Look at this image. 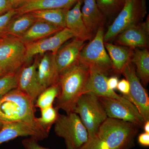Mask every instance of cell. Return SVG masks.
Listing matches in <instances>:
<instances>
[{
	"label": "cell",
	"instance_id": "cell-24",
	"mask_svg": "<svg viewBox=\"0 0 149 149\" xmlns=\"http://www.w3.org/2000/svg\"><path fill=\"white\" fill-rule=\"evenodd\" d=\"M36 21V19L30 13L16 15L10 22L6 36L20 38Z\"/></svg>",
	"mask_w": 149,
	"mask_h": 149
},
{
	"label": "cell",
	"instance_id": "cell-16",
	"mask_svg": "<svg viewBox=\"0 0 149 149\" xmlns=\"http://www.w3.org/2000/svg\"><path fill=\"white\" fill-rule=\"evenodd\" d=\"M149 17L146 22H140L128 27L119 34L116 42L129 47L147 48L149 45Z\"/></svg>",
	"mask_w": 149,
	"mask_h": 149
},
{
	"label": "cell",
	"instance_id": "cell-29",
	"mask_svg": "<svg viewBox=\"0 0 149 149\" xmlns=\"http://www.w3.org/2000/svg\"><path fill=\"white\" fill-rule=\"evenodd\" d=\"M16 88L15 74L8 73L0 77V99L11 90Z\"/></svg>",
	"mask_w": 149,
	"mask_h": 149
},
{
	"label": "cell",
	"instance_id": "cell-30",
	"mask_svg": "<svg viewBox=\"0 0 149 149\" xmlns=\"http://www.w3.org/2000/svg\"><path fill=\"white\" fill-rule=\"evenodd\" d=\"M16 15L15 9H13L0 16V38L6 36V31L10 22Z\"/></svg>",
	"mask_w": 149,
	"mask_h": 149
},
{
	"label": "cell",
	"instance_id": "cell-15",
	"mask_svg": "<svg viewBox=\"0 0 149 149\" xmlns=\"http://www.w3.org/2000/svg\"><path fill=\"white\" fill-rule=\"evenodd\" d=\"M85 45V41L74 37L58 50L55 61L59 76L79 63L80 52Z\"/></svg>",
	"mask_w": 149,
	"mask_h": 149
},
{
	"label": "cell",
	"instance_id": "cell-23",
	"mask_svg": "<svg viewBox=\"0 0 149 149\" xmlns=\"http://www.w3.org/2000/svg\"><path fill=\"white\" fill-rule=\"evenodd\" d=\"M131 62L136 66L138 77L143 85H147L149 82V52L147 48H134Z\"/></svg>",
	"mask_w": 149,
	"mask_h": 149
},
{
	"label": "cell",
	"instance_id": "cell-12",
	"mask_svg": "<svg viewBox=\"0 0 149 149\" xmlns=\"http://www.w3.org/2000/svg\"><path fill=\"white\" fill-rule=\"evenodd\" d=\"M38 57L30 65L22 67L15 73L17 88L28 96L35 104L36 100L46 88L41 85L37 75Z\"/></svg>",
	"mask_w": 149,
	"mask_h": 149
},
{
	"label": "cell",
	"instance_id": "cell-27",
	"mask_svg": "<svg viewBox=\"0 0 149 149\" xmlns=\"http://www.w3.org/2000/svg\"><path fill=\"white\" fill-rule=\"evenodd\" d=\"M97 5L105 16L118 14L125 4V0H95Z\"/></svg>",
	"mask_w": 149,
	"mask_h": 149
},
{
	"label": "cell",
	"instance_id": "cell-3",
	"mask_svg": "<svg viewBox=\"0 0 149 149\" xmlns=\"http://www.w3.org/2000/svg\"><path fill=\"white\" fill-rule=\"evenodd\" d=\"M139 126L128 121L108 117L99 127L97 136L110 149H130Z\"/></svg>",
	"mask_w": 149,
	"mask_h": 149
},
{
	"label": "cell",
	"instance_id": "cell-28",
	"mask_svg": "<svg viewBox=\"0 0 149 149\" xmlns=\"http://www.w3.org/2000/svg\"><path fill=\"white\" fill-rule=\"evenodd\" d=\"M41 116L37 120L46 131L49 133L52 125L54 124L58 117V110L54 106L40 109Z\"/></svg>",
	"mask_w": 149,
	"mask_h": 149
},
{
	"label": "cell",
	"instance_id": "cell-34",
	"mask_svg": "<svg viewBox=\"0 0 149 149\" xmlns=\"http://www.w3.org/2000/svg\"><path fill=\"white\" fill-rule=\"evenodd\" d=\"M13 9L8 0H0V16Z\"/></svg>",
	"mask_w": 149,
	"mask_h": 149
},
{
	"label": "cell",
	"instance_id": "cell-36",
	"mask_svg": "<svg viewBox=\"0 0 149 149\" xmlns=\"http://www.w3.org/2000/svg\"><path fill=\"white\" fill-rule=\"evenodd\" d=\"M118 82L119 81H118V78L116 76H113L108 77L107 80V84L109 88L113 91L117 89Z\"/></svg>",
	"mask_w": 149,
	"mask_h": 149
},
{
	"label": "cell",
	"instance_id": "cell-40",
	"mask_svg": "<svg viewBox=\"0 0 149 149\" xmlns=\"http://www.w3.org/2000/svg\"><path fill=\"white\" fill-rule=\"evenodd\" d=\"M3 124V122L1 120H0V130L1 129L2 127Z\"/></svg>",
	"mask_w": 149,
	"mask_h": 149
},
{
	"label": "cell",
	"instance_id": "cell-38",
	"mask_svg": "<svg viewBox=\"0 0 149 149\" xmlns=\"http://www.w3.org/2000/svg\"><path fill=\"white\" fill-rule=\"evenodd\" d=\"M143 127L145 133H149V120L145 122Z\"/></svg>",
	"mask_w": 149,
	"mask_h": 149
},
{
	"label": "cell",
	"instance_id": "cell-39",
	"mask_svg": "<svg viewBox=\"0 0 149 149\" xmlns=\"http://www.w3.org/2000/svg\"><path fill=\"white\" fill-rule=\"evenodd\" d=\"M6 74H7V73L5 71L3 68L0 65V77H1L3 75H5Z\"/></svg>",
	"mask_w": 149,
	"mask_h": 149
},
{
	"label": "cell",
	"instance_id": "cell-26",
	"mask_svg": "<svg viewBox=\"0 0 149 149\" xmlns=\"http://www.w3.org/2000/svg\"><path fill=\"white\" fill-rule=\"evenodd\" d=\"M60 91L58 84L49 86L44 90L37 97L35 107L40 109L53 106V104Z\"/></svg>",
	"mask_w": 149,
	"mask_h": 149
},
{
	"label": "cell",
	"instance_id": "cell-13",
	"mask_svg": "<svg viewBox=\"0 0 149 149\" xmlns=\"http://www.w3.org/2000/svg\"><path fill=\"white\" fill-rule=\"evenodd\" d=\"M98 97L104 107L108 117L131 122L140 127L143 126L146 122L136 108L116 99Z\"/></svg>",
	"mask_w": 149,
	"mask_h": 149
},
{
	"label": "cell",
	"instance_id": "cell-37",
	"mask_svg": "<svg viewBox=\"0 0 149 149\" xmlns=\"http://www.w3.org/2000/svg\"><path fill=\"white\" fill-rule=\"evenodd\" d=\"M13 9L19 7L27 1V0H8Z\"/></svg>",
	"mask_w": 149,
	"mask_h": 149
},
{
	"label": "cell",
	"instance_id": "cell-1",
	"mask_svg": "<svg viewBox=\"0 0 149 149\" xmlns=\"http://www.w3.org/2000/svg\"><path fill=\"white\" fill-rule=\"evenodd\" d=\"M90 67L79 62L71 69L61 74L58 84L60 91L55 101L54 107L66 113L72 112L77 102L83 94L89 76Z\"/></svg>",
	"mask_w": 149,
	"mask_h": 149
},
{
	"label": "cell",
	"instance_id": "cell-20",
	"mask_svg": "<svg viewBox=\"0 0 149 149\" xmlns=\"http://www.w3.org/2000/svg\"><path fill=\"white\" fill-rule=\"evenodd\" d=\"M81 9L82 18L85 25L92 33H96L103 26L105 16L97 5L95 0H83Z\"/></svg>",
	"mask_w": 149,
	"mask_h": 149
},
{
	"label": "cell",
	"instance_id": "cell-6",
	"mask_svg": "<svg viewBox=\"0 0 149 149\" xmlns=\"http://www.w3.org/2000/svg\"><path fill=\"white\" fill-rule=\"evenodd\" d=\"M147 13L146 0H125L121 10L104 34V42H108L128 27L142 22Z\"/></svg>",
	"mask_w": 149,
	"mask_h": 149
},
{
	"label": "cell",
	"instance_id": "cell-14",
	"mask_svg": "<svg viewBox=\"0 0 149 149\" xmlns=\"http://www.w3.org/2000/svg\"><path fill=\"white\" fill-rule=\"evenodd\" d=\"M90 76L83 94L91 93L99 97L116 99L130 107L136 108L123 96L118 95L114 91L109 88L107 84L108 74L94 68L90 67Z\"/></svg>",
	"mask_w": 149,
	"mask_h": 149
},
{
	"label": "cell",
	"instance_id": "cell-4",
	"mask_svg": "<svg viewBox=\"0 0 149 149\" xmlns=\"http://www.w3.org/2000/svg\"><path fill=\"white\" fill-rule=\"evenodd\" d=\"M73 112L79 116L88 131L89 138L97 135L99 127L108 118L98 96L91 93L80 96Z\"/></svg>",
	"mask_w": 149,
	"mask_h": 149
},
{
	"label": "cell",
	"instance_id": "cell-11",
	"mask_svg": "<svg viewBox=\"0 0 149 149\" xmlns=\"http://www.w3.org/2000/svg\"><path fill=\"white\" fill-rule=\"evenodd\" d=\"M73 38L74 36L72 32L65 28L51 36L25 45L26 64H29L35 56L42 55L47 52L56 54L65 43Z\"/></svg>",
	"mask_w": 149,
	"mask_h": 149
},
{
	"label": "cell",
	"instance_id": "cell-42",
	"mask_svg": "<svg viewBox=\"0 0 149 149\" xmlns=\"http://www.w3.org/2000/svg\"><path fill=\"white\" fill-rule=\"evenodd\" d=\"M1 38H0V39H1Z\"/></svg>",
	"mask_w": 149,
	"mask_h": 149
},
{
	"label": "cell",
	"instance_id": "cell-22",
	"mask_svg": "<svg viewBox=\"0 0 149 149\" xmlns=\"http://www.w3.org/2000/svg\"><path fill=\"white\" fill-rule=\"evenodd\" d=\"M62 29L45 22L36 20L20 39L27 45L51 36Z\"/></svg>",
	"mask_w": 149,
	"mask_h": 149
},
{
	"label": "cell",
	"instance_id": "cell-9",
	"mask_svg": "<svg viewBox=\"0 0 149 149\" xmlns=\"http://www.w3.org/2000/svg\"><path fill=\"white\" fill-rule=\"evenodd\" d=\"M121 73L130 84L129 93L123 97L134 105L145 122H146L149 120V97L136 74L135 65L131 61L129 62Z\"/></svg>",
	"mask_w": 149,
	"mask_h": 149
},
{
	"label": "cell",
	"instance_id": "cell-2",
	"mask_svg": "<svg viewBox=\"0 0 149 149\" xmlns=\"http://www.w3.org/2000/svg\"><path fill=\"white\" fill-rule=\"evenodd\" d=\"M35 104L17 88L0 99V120L3 122H37Z\"/></svg>",
	"mask_w": 149,
	"mask_h": 149
},
{
	"label": "cell",
	"instance_id": "cell-17",
	"mask_svg": "<svg viewBox=\"0 0 149 149\" xmlns=\"http://www.w3.org/2000/svg\"><path fill=\"white\" fill-rule=\"evenodd\" d=\"M38 58L37 75L40 84L47 88L58 84L59 74L58 72L55 61V54L45 53Z\"/></svg>",
	"mask_w": 149,
	"mask_h": 149
},
{
	"label": "cell",
	"instance_id": "cell-35",
	"mask_svg": "<svg viewBox=\"0 0 149 149\" xmlns=\"http://www.w3.org/2000/svg\"><path fill=\"white\" fill-rule=\"evenodd\" d=\"M138 141L140 145L143 146L148 147L149 146V133H141L139 136Z\"/></svg>",
	"mask_w": 149,
	"mask_h": 149
},
{
	"label": "cell",
	"instance_id": "cell-18",
	"mask_svg": "<svg viewBox=\"0 0 149 149\" xmlns=\"http://www.w3.org/2000/svg\"><path fill=\"white\" fill-rule=\"evenodd\" d=\"M83 0L76 3L72 8L67 11L65 15V28L71 31L74 38L86 42L91 40L93 33L87 28L82 18L81 6Z\"/></svg>",
	"mask_w": 149,
	"mask_h": 149
},
{
	"label": "cell",
	"instance_id": "cell-10",
	"mask_svg": "<svg viewBox=\"0 0 149 149\" xmlns=\"http://www.w3.org/2000/svg\"><path fill=\"white\" fill-rule=\"evenodd\" d=\"M49 134L37 121L4 122L0 130V145L19 137H29L38 141H43L49 137Z\"/></svg>",
	"mask_w": 149,
	"mask_h": 149
},
{
	"label": "cell",
	"instance_id": "cell-33",
	"mask_svg": "<svg viewBox=\"0 0 149 149\" xmlns=\"http://www.w3.org/2000/svg\"><path fill=\"white\" fill-rule=\"evenodd\" d=\"M117 89L120 93L123 94V96L127 95L130 91V84L129 82L126 79H122L118 82Z\"/></svg>",
	"mask_w": 149,
	"mask_h": 149
},
{
	"label": "cell",
	"instance_id": "cell-32",
	"mask_svg": "<svg viewBox=\"0 0 149 149\" xmlns=\"http://www.w3.org/2000/svg\"><path fill=\"white\" fill-rule=\"evenodd\" d=\"M22 144L25 149H49L42 146L39 144L38 141L31 137L23 139Z\"/></svg>",
	"mask_w": 149,
	"mask_h": 149
},
{
	"label": "cell",
	"instance_id": "cell-25",
	"mask_svg": "<svg viewBox=\"0 0 149 149\" xmlns=\"http://www.w3.org/2000/svg\"><path fill=\"white\" fill-rule=\"evenodd\" d=\"M44 9L34 11L29 13L36 20L45 22L60 28H65V15L68 10Z\"/></svg>",
	"mask_w": 149,
	"mask_h": 149
},
{
	"label": "cell",
	"instance_id": "cell-31",
	"mask_svg": "<svg viewBox=\"0 0 149 149\" xmlns=\"http://www.w3.org/2000/svg\"><path fill=\"white\" fill-rule=\"evenodd\" d=\"M81 149H110L105 142L97 136L89 138L88 142Z\"/></svg>",
	"mask_w": 149,
	"mask_h": 149
},
{
	"label": "cell",
	"instance_id": "cell-21",
	"mask_svg": "<svg viewBox=\"0 0 149 149\" xmlns=\"http://www.w3.org/2000/svg\"><path fill=\"white\" fill-rule=\"evenodd\" d=\"M104 45L111 60L114 71L121 73L125 65L131 61L134 49L109 42L104 43Z\"/></svg>",
	"mask_w": 149,
	"mask_h": 149
},
{
	"label": "cell",
	"instance_id": "cell-7",
	"mask_svg": "<svg viewBox=\"0 0 149 149\" xmlns=\"http://www.w3.org/2000/svg\"><path fill=\"white\" fill-rule=\"evenodd\" d=\"M104 34L103 26L100 27L93 40L83 47L79 61L109 75L114 70L104 45Z\"/></svg>",
	"mask_w": 149,
	"mask_h": 149
},
{
	"label": "cell",
	"instance_id": "cell-8",
	"mask_svg": "<svg viewBox=\"0 0 149 149\" xmlns=\"http://www.w3.org/2000/svg\"><path fill=\"white\" fill-rule=\"evenodd\" d=\"M26 46L20 38L7 36L0 39V65L7 74H15L26 65Z\"/></svg>",
	"mask_w": 149,
	"mask_h": 149
},
{
	"label": "cell",
	"instance_id": "cell-41",
	"mask_svg": "<svg viewBox=\"0 0 149 149\" xmlns=\"http://www.w3.org/2000/svg\"><path fill=\"white\" fill-rule=\"evenodd\" d=\"M29 1V0H27V1Z\"/></svg>",
	"mask_w": 149,
	"mask_h": 149
},
{
	"label": "cell",
	"instance_id": "cell-19",
	"mask_svg": "<svg viewBox=\"0 0 149 149\" xmlns=\"http://www.w3.org/2000/svg\"><path fill=\"white\" fill-rule=\"evenodd\" d=\"M80 0H29L15 9L17 15L44 9H70Z\"/></svg>",
	"mask_w": 149,
	"mask_h": 149
},
{
	"label": "cell",
	"instance_id": "cell-5",
	"mask_svg": "<svg viewBox=\"0 0 149 149\" xmlns=\"http://www.w3.org/2000/svg\"><path fill=\"white\" fill-rule=\"evenodd\" d=\"M54 124L56 135L64 139L67 149H81L88 142V131L75 113L59 114Z\"/></svg>",
	"mask_w": 149,
	"mask_h": 149
}]
</instances>
